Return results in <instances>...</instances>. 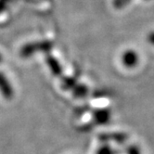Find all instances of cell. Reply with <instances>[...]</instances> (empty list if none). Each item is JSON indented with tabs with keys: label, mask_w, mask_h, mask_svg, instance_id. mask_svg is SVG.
<instances>
[{
	"label": "cell",
	"mask_w": 154,
	"mask_h": 154,
	"mask_svg": "<svg viewBox=\"0 0 154 154\" xmlns=\"http://www.w3.org/2000/svg\"><path fill=\"white\" fill-rule=\"evenodd\" d=\"M53 48L52 42L48 40H43L37 42H32L24 45L20 48V55L23 58H29L37 52H45L48 53Z\"/></svg>",
	"instance_id": "cell-1"
},
{
	"label": "cell",
	"mask_w": 154,
	"mask_h": 154,
	"mask_svg": "<svg viewBox=\"0 0 154 154\" xmlns=\"http://www.w3.org/2000/svg\"><path fill=\"white\" fill-rule=\"evenodd\" d=\"M111 117H112V113L108 109H97L92 113L93 122L83 125L80 128V130L81 131H88L95 125H106L109 122Z\"/></svg>",
	"instance_id": "cell-2"
},
{
	"label": "cell",
	"mask_w": 154,
	"mask_h": 154,
	"mask_svg": "<svg viewBox=\"0 0 154 154\" xmlns=\"http://www.w3.org/2000/svg\"><path fill=\"white\" fill-rule=\"evenodd\" d=\"M98 139L103 143L115 142L117 144H124L128 139V135L122 132H112V133H102L98 135Z\"/></svg>",
	"instance_id": "cell-3"
},
{
	"label": "cell",
	"mask_w": 154,
	"mask_h": 154,
	"mask_svg": "<svg viewBox=\"0 0 154 154\" xmlns=\"http://www.w3.org/2000/svg\"><path fill=\"white\" fill-rule=\"evenodd\" d=\"M121 60L125 67L128 69L135 68L136 66L138 64L139 61V56L136 50L134 49H127L124 51L121 57Z\"/></svg>",
	"instance_id": "cell-4"
},
{
	"label": "cell",
	"mask_w": 154,
	"mask_h": 154,
	"mask_svg": "<svg viewBox=\"0 0 154 154\" xmlns=\"http://www.w3.org/2000/svg\"><path fill=\"white\" fill-rule=\"evenodd\" d=\"M46 62L48 66V68L50 70V72L53 73V75H55L56 77H62L63 75V70L62 67L60 63V61L53 57L51 54L47 53L46 55Z\"/></svg>",
	"instance_id": "cell-5"
},
{
	"label": "cell",
	"mask_w": 154,
	"mask_h": 154,
	"mask_svg": "<svg viewBox=\"0 0 154 154\" xmlns=\"http://www.w3.org/2000/svg\"><path fill=\"white\" fill-rule=\"evenodd\" d=\"M0 92L2 93L5 98H8V100H10L13 97L12 86L3 72H0Z\"/></svg>",
	"instance_id": "cell-6"
},
{
	"label": "cell",
	"mask_w": 154,
	"mask_h": 154,
	"mask_svg": "<svg viewBox=\"0 0 154 154\" xmlns=\"http://www.w3.org/2000/svg\"><path fill=\"white\" fill-rule=\"evenodd\" d=\"M78 84L75 77L72 76H62V80H61V87L62 89L66 91H72L75 85Z\"/></svg>",
	"instance_id": "cell-7"
},
{
	"label": "cell",
	"mask_w": 154,
	"mask_h": 154,
	"mask_svg": "<svg viewBox=\"0 0 154 154\" xmlns=\"http://www.w3.org/2000/svg\"><path fill=\"white\" fill-rule=\"evenodd\" d=\"M72 92L75 97H85L88 93V88H87L85 85L77 84L74 88L72 90Z\"/></svg>",
	"instance_id": "cell-8"
},
{
	"label": "cell",
	"mask_w": 154,
	"mask_h": 154,
	"mask_svg": "<svg viewBox=\"0 0 154 154\" xmlns=\"http://www.w3.org/2000/svg\"><path fill=\"white\" fill-rule=\"evenodd\" d=\"M96 154H115V151L108 143H104L101 147L98 148Z\"/></svg>",
	"instance_id": "cell-9"
},
{
	"label": "cell",
	"mask_w": 154,
	"mask_h": 154,
	"mask_svg": "<svg viewBox=\"0 0 154 154\" xmlns=\"http://www.w3.org/2000/svg\"><path fill=\"white\" fill-rule=\"evenodd\" d=\"M132 0H113L112 6L116 9H123L125 7L130 4Z\"/></svg>",
	"instance_id": "cell-10"
},
{
	"label": "cell",
	"mask_w": 154,
	"mask_h": 154,
	"mask_svg": "<svg viewBox=\"0 0 154 154\" xmlns=\"http://www.w3.org/2000/svg\"><path fill=\"white\" fill-rule=\"evenodd\" d=\"M127 154H141L139 148L136 145H130L126 149Z\"/></svg>",
	"instance_id": "cell-11"
},
{
	"label": "cell",
	"mask_w": 154,
	"mask_h": 154,
	"mask_svg": "<svg viewBox=\"0 0 154 154\" xmlns=\"http://www.w3.org/2000/svg\"><path fill=\"white\" fill-rule=\"evenodd\" d=\"M147 40L149 44H151L152 46H154V31L149 32L147 35Z\"/></svg>",
	"instance_id": "cell-12"
},
{
	"label": "cell",
	"mask_w": 154,
	"mask_h": 154,
	"mask_svg": "<svg viewBox=\"0 0 154 154\" xmlns=\"http://www.w3.org/2000/svg\"><path fill=\"white\" fill-rule=\"evenodd\" d=\"M2 59H3V58H2V55H1V54H0V62H1V61H2Z\"/></svg>",
	"instance_id": "cell-13"
},
{
	"label": "cell",
	"mask_w": 154,
	"mask_h": 154,
	"mask_svg": "<svg viewBox=\"0 0 154 154\" xmlns=\"http://www.w3.org/2000/svg\"><path fill=\"white\" fill-rule=\"evenodd\" d=\"M1 1H3V2H6V0H1Z\"/></svg>",
	"instance_id": "cell-14"
}]
</instances>
